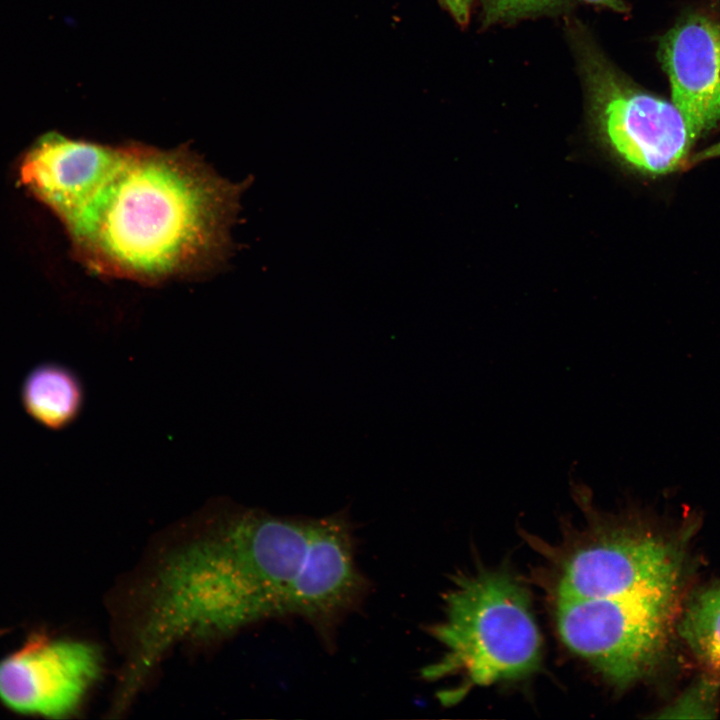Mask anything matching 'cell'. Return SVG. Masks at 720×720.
<instances>
[{
    "label": "cell",
    "mask_w": 720,
    "mask_h": 720,
    "mask_svg": "<svg viewBox=\"0 0 720 720\" xmlns=\"http://www.w3.org/2000/svg\"><path fill=\"white\" fill-rule=\"evenodd\" d=\"M594 520L554 556L545 589L566 647L625 686L656 667L676 632L683 552L636 522Z\"/></svg>",
    "instance_id": "7a4b0ae2"
},
{
    "label": "cell",
    "mask_w": 720,
    "mask_h": 720,
    "mask_svg": "<svg viewBox=\"0 0 720 720\" xmlns=\"http://www.w3.org/2000/svg\"><path fill=\"white\" fill-rule=\"evenodd\" d=\"M21 402L26 413L50 430H60L79 416L84 390L79 377L57 363H42L25 377Z\"/></svg>",
    "instance_id": "9c48e42d"
},
{
    "label": "cell",
    "mask_w": 720,
    "mask_h": 720,
    "mask_svg": "<svg viewBox=\"0 0 720 720\" xmlns=\"http://www.w3.org/2000/svg\"><path fill=\"white\" fill-rule=\"evenodd\" d=\"M579 58L594 123L617 157L650 174L679 167L693 140L676 106L635 87L583 40Z\"/></svg>",
    "instance_id": "5b68a950"
},
{
    "label": "cell",
    "mask_w": 720,
    "mask_h": 720,
    "mask_svg": "<svg viewBox=\"0 0 720 720\" xmlns=\"http://www.w3.org/2000/svg\"><path fill=\"white\" fill-rule=\"evenodd\" d=\"M102 664L95 644L34 628L0 659V703L22 716L71 717L98 680Z\"/></svg>",
    "instance_id": "8992f818"
},
{
    "label": "cell",
    "mask_w": 720,
    "mask_h": 720,
    "mask_svg": "<svg viewBox=\"0 0 720 720\" xmlns=\"http://www.w3.org/2000/svg\"><path fill=\"white\" fill-rule=\"evenodd\" d=\"M676 632L705 671L720 677V584L697 591L681 605Z\"/></svg>",
    "instance_id": "30bf717a"
},
{
    "label": "cell",
    "mask_w": 720,
    "mask_h": 720,
    "mask_svg": "<svg viewBox=\"0 0 720 720\" xmlns=\"http://www.w3.org/2000/svg\"><path fill=\"white\" fill-rule=\"evenodd\" d=\"M589 4L603 6L615 12H625L627 6L622 0H580Z\"/></svg>",
    "instance_id": "4fadbf2b"
},
{
    "label": "cell",
    "mask_w": 720,
    "mask_h": 720,
    "mask_svg": "<svg viewBox=\"0 0 720 720\" xmlns=\"http://www.w3.org/2000/svg\"><path fill=\"white\" fill-rule=\"evenodd\" d=\"M720 711V677L705 671L686 687L657 718L714 719Z\"/></svg>",
    "instance_id": "8fae6325"
},
{
    "label": "cell",
    "mask_w": 720,
    "mask_h": 720,
    "mask_svg": "<svg viewBox=\"0 0 720 720\" xmlns=\"http://www.w3.org/2000/svg\"><path fill=\"white\" fill-rule=\"evenodd\" d=\"M459 25H466L469 21L473 0H440Z\"/></svg>",
    "instance_id": "7c38bea8"
},
{
    "label": "cell",
    "mask_w": 720,
    "mask_h": 720,
    "mask_svg": "<svg viewBox=\"0 0 720 720\" xmlns=\"http://www.w3.org/2000/svg\"><path fill=\"white\" fill-rule=\"evenodd\" d=\"M8 631H9V629H7V628H3V629L1 628L0 629V637L5 635Z\"/></svg>",
    "instance_id": "5bb4252c"
},
{
    "label": "cell",
    "mask_w": 720,
    "mask_h": 720,
    "mask_svg": "<svg viewBox=\"0 0 720 720\" xmlns=\"http://www.w3.org/2000/svg\"><path fill=\"white\" fill-rule=\"evenodd\" d=\"M367 589V580L355 562L346 513L318 518L294 616L309 622L329 643L336 625L359 605Z\"/></svg>",
    "instance_id": "52a82bcc"
},
{
    "label": "cell",
    "mask_w": 720,
    "mask_h": 720,
    "mask_svg": "<svg viewBox=\"0 0 720 720\" xmlns=\"http://www.w3.org/2000/svg\"><path fill=\"white\" fill-rule=\"evenodd\" d=\"M21 178L62 221L84 264L143 284L222 264L243 188L183 146H110L56 133L26 155Z\"/></svg>",
    "instance_id": "6da1fadb"
},
{
    "label": "cell",
    "mask_w": 720,
    "mask_h": 720,
    "mask_svg": "<svg viewBox=\"0 0 720 720\" xmlns=\"http://www.w3.org/2000/svg\"><path fill=\"white\" fill-rule=\"evenodd\" d=\"M658 55L694 141L720 124V23L701 14L681 19L662 38Z\"/></svg>",
    "instance_id": "ba28073f"
},
{
    "label": "cell",
    "mask_w": 720,
    "mask_h": 720,
    "mask_svg": "<svg viewBox=\"0 0 720 720\" xmlns=\"http://www.w3.org/2000/svg\"><path fill=\"white\" fill-rule=\"evenodd\" d=\"M316 520L247 511L172 550L148 592L137 658L155 666L181 640L294 615Z\"/></svg>",
    "instance_id": "3957f363"
},
{
    "label": "cell",
    "mask_w": 720,
    "mask_h": 720,
    "mask_svg": "<svg viewBox=\"0 0 720 720\" xmlns=\"http://www.w3.org/2000/svg\"><path fill=\"white\" fill-rule=\"evenodd\" d=\"M443 616L428 632L443 657L424 670L431 679L462 674L471 684L521 678L536 669L541 636L523 586L487 568L455 575Z\"/></svg>",
    "instance_id": "277c9868"
}]
</instances>
